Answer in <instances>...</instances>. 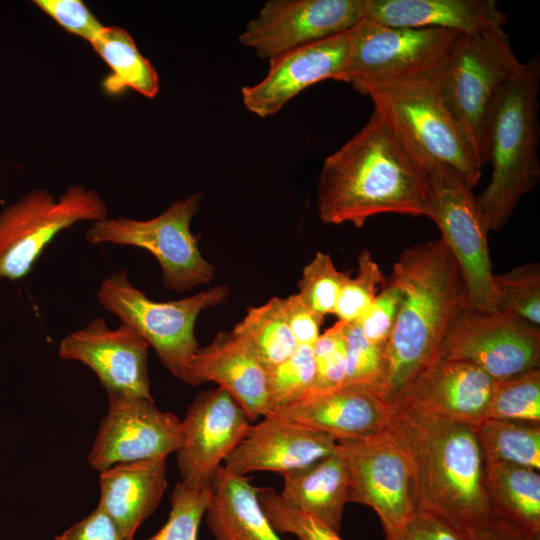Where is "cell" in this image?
<instances>
[{
    "mask_svg": "<svg viewBox=\"0 0 540 540\" xmlns=\"http://www.w3.org/2000/svg\"><path fill=\"white\" fill-rule=\"evenodd\" d=\"M402 303L399 287L389 277L365 314L357 321L363 336L373 344H387Z\"/></svg>",
    "mask_w": 540,
    "mask_h": 540,
    "instance_id": "ab89813d",
    "label": "cell"
},
{
    "mask_svg": "<svg viewBox=\"0 0 540 540\" xmlns=\"http://www.w3.org/2000/svg\"><path fill=\"white\" fill-rule=\"evenodd\" d=\"M487 463L540 469V423L486 418L476 426Z\"/></svg>",
    "mask_w": 540,
    "mask_h": 540,
    "instance_id": "f546056e",
    "label": "cell"
},
{
    "mask_svg": "<svg viewBox=\"0 0 540 540\" xmlns=\"http://www.w3.org/2000/svg\"><path fill=\"white\" fill-rule=\"evenodd\" d=\"M167 457L121 462L100 472L99 509L127 540L158 507L167 489Z\"/></svg>",
    "mask_w": 540,
    "mask_h": 540,
    "instance_id": "603a6c76",
    "label": "cell"
},
{
    "mask_svg": "<svg viewBox=\"0 0 540 540\" xmlns=\"http://www.w3.org/2000/svg\"><path fill=\"white\" fill-rule=\"evenodd\" d=\"M282 307L297 344L313 346L321 334L324 316L311 309L298 293L282 298Z\"/></svg>",
    "mask_w": 540,
    "mask_h": 540,
    "instance_id": "7bdbcfd3",
    "label": "cell"
},
{
    "mask_svg": "<svg viewBox=\"0 0 540 540\" xmlns=\"http://www.w3.org/2000/svg\"><path fill=\"white\" fill-rule=\"evenodd\" d=\"M357 274L344 283L334 314L339 321L357 322L368 310L385 277L367 249L358 254Z\"/></svg>",
    "mask_w": 540,
    "mask_h": 540,
    "instance_id": "8d00e7d4",
    "label": "cell"
},
{
    "mask_svg": "<svg viewBox=\"0 0 540 540\" xmlns=\"http://www.w3.org/2000/svg\"><path fill=\"white\" fill-rule=\"evenodd\" d=\"M260 505L278 533L293 534L299 540H343L312 515L288 504L273 488H257Z\"/></svg>",
    "mask_w": 540,
    "mask_h": 540,
    "instance_id": "d590c367",
    "label": "cell"
},
{
    "mask_svg": "<svg viewBox=\"0 0 540 540\" xmlns=\"http://www.w3.org/2000/svg\"><path fill=\"white\" fill-rule=\"evenodd\" d=\"M200 200L201 192H195L148 220L107 217L94 221L86 240L92 245L111 243L149 251L159 262L168 289L183 292L208 284L215 268L202 256L198 237L190 229Z\"/></svg>",
    "mask_w": 540,
    "mask_h": 540,
    "instance_id": "9c48e42d",
    "label": "cell"
},
{
    "mask_svg": "<svg viewBox=\"0 0 540 540\" xmlns=\"http://www.w3.org/2000/svg\"><path fill=\"white\" fill-rule=\"evenodd\" d=\"M381 25L474 33L503 27L495 0H365V17Z\"/></svg>",
    "mask_w": 540,
    "mask_h": 540,
    "instance_id": "cb8c5ba5",
    "label": "cell"
},
{
    "mask_svg": "<svg viewBox=\"0 0 540 540\" xmlns=\"http://www.w3.org/2000/svg\"><path fill=\"white\" fill-rule=\"evenodd\" d=\"M487 418L540 423V368L496 380Z\"/></svg>",
    "mask_w": 540,
    "mask_h": 540,
    "instance_id": "1f68e13d",
    "label": "cell"
},
{
    "mask_svg": "<svg viewBox=\"0 0 540 540\" xmlns=\"http://www.w3.org/2000/svg\"><path fill=\"white\" fill-rule=\"evenodd\" d=\"M251 420L224 389L200 392L180 422L176 461L181 482L209 488L229 453L248 434Z\"/></svg>",
    "mask_w": 540,
    "mask_h": 540,
    "instance_id": "9a60e30c",
    "label": "cell"
},
{
    "mask_svg": "<svg viewBox=\"0 0 540 540\" xmlns=\"http://www.w3.org/2000/svg\"><path fill=\"white\" fill-rule=\"evenodd\" d=\"M350 276V271L336 268L330 254L317 252L302 271L298 294L318 314H334L341 289Z\"/></svg>",
    "mask_w": 540,
    "mask_h": 540,
    "instance_id": "e575fe53",
    "label": "cell"
},
{
    "mask_svg": "<svg viewBox=\"0 0 540 540\" xmlns=\"http://www.w3.org/2000/svg\"><path fill=\"white\" fill-rule=\"evenodd\" d=\"M465 540H540V532L526 529L503 515H496L476 527Z\"/></svg>",
    "mask_w": 540,
    "mask_h": 540,
    "instance_id": "f6af8a7d",
    "label": "cell"
},
{
    "mask_svg": "<svg viewBox=\"0 0 540 540\" xmlns=\"http://www.w3.org/2000/svg\"><path fill=\"white\" fill-rule=\"evenodd\" d=\"M539 90L540 58L535 56L522 63L495 107L489 131L492 175L476 195L489 230L504 227L520 199L539 183Z\"/></svg>",
    "mask_w": 540,
    "mask_h": 540,
    "instance_id": "277c9868",
    "label": "cell"
},
{
    "mask_svg": "<svg viewBox=\"0 0 540 540\" xmlns=\"http://www.w3.org/2000/svg\"><path fill=\"white\" fill-rule=\"evenodd\" d=\"M337 444L348 470V503L371 507L384 532L400 527L417 504L409 457L392 430Z\"/></svg>",
    "mask_w": 540,
    "mask_h": 540,
    "instance_id": "4fadbf2b",
    "label": "cell"
},
{
    "mask_svg": "<svg viewBox=\"0 0 540 540\" xmlns=\"http://www.w3.org/2000/svg\"><path fill=\"white\" fill-rule=\"evenodd\" d=\"M271 414L341 441L363 440L380 434L389 427L393 411L376 394L343 387L307 393Z\"/></svg>",
    "mask_w": 540,
    "mask_h": 540,
    "instance_id": "44dd1931",
    "label": "cell"
},
{
    "mask_svg": "<svg viewBox=\"0 0 540 540\" xmlns=\"http://www.w3.org/2000/svg\"><path fill=\"white\" fill-rule=\"evenodd\" d=\"M384 533L386 540H465L444 521L421 509L397 529Z\"/></svg>",
    "mask_w": 540,
    "mask_h": 540,
    "instance_id": "b9f144b4",
    "label": "cell"
},
{
    "mask_svg": "<svg viewBox=\"0 0 540 540\" xmlns=\"http://www.w3.org/2000/svg\"><path fill=\"white\" fill-rule=\"evenodd\" d=\"M430 177L428 218L460 268L469 306L496 312L494 274L488 246L489 228L473 188L448 169H434Z\"/></svg>",
    "mask_w": 540,
    "mask_h": 540,
    "instance_id": "8fae6325",
    "label": "cell"
},
{
    "mask_svg": "<svg viewBox=\"0 0 540 540\" xmlns=\"http://www.w3.org/2000/svg\"><path fill=\"white\" fill-rule=\"evenodd\" d=\"M102 197L84 185H72L56 198L34 189L0 210V282L27 276L51 241L82 221L107 218Z\"/></svg>",
    "mask_w": 540,
    "mask_h": 540,
    "instance_id": "ba28073f",
    "label": "cell"
},
{
    "mask_svg": "<svg viewBox=\"0 0 540 540\" xmlns=\"http://www.w3.org/2000/svg\"><path fill=\"white\" fill-rule=\"evenodd\" d=\"M56 540H127L116 523L101 509L96 508L88 516L75 523Z\"/></svg>",
    "mask_w": 540,
    "mask_h": 540,
    "instance_id": "ee69618b",
    "label": "cell"
},
{
    "mask_svg": "<svg viewBox=\"0 0 540 540\" xmlns=\"http://www.w3.org/2000/svg\"><path fill=\"white\" fill-rule=\"evenodd\" d=\"M430 177L373 111L365 126L322 166L317 187L323 223H351L386 213L428 216Z\"/></svg>",
    "mask_w": 540,
    "mask_h": 540,
    "instance_id": "6da1fadb",
    "label": "cell"
},
{
    "mask_svg": "<svg viewBox=\"0 0 540 540\" xmlns=\"http://www.w3.org/2000/svg\"><path fill=\"white\" fill-rule=\"evenodd\" d=\"M349 47L348 32L283 53L269 61L262 81L241 89L246 109L259 117L277 113L305 88L340 75Z\"/></svg>",
    "mask_w": 540,
    "mask_h": 540,
    "instance_id": "ffe728a7",
    "label": "cell"
},
{
    "mask_svg": "<svg viewBox=\"0 0 540 540\" xmlns=\"http://www.w3.org/2000/svg\"><path fill=\"white\" fill-rule=\"evenodd\" d=\"M282 476V499L339 533L349 486L347 466L339 449Z\"/></svg>",
    "mask_w": 540,
    "mask_h": 540,
    "instance_id": "484cf974",
    "label": "cell"
},
{
    "mask_svg": "<svg viewBox=\"0 0 540 540\" xmlns=\"http://www.w3.org/2000/svg\"><path fill=\"white\" fill-rule=\"evenodd\" d=\"M438 74L362 84L355 89L370 97L373 111L427 172L448 169L473 188L482 167L441 96Z\"/></svg>",
    "mask_w": 540,
    "mask_h": 540,
    "instance_id": "5b68a950",
    "label": "cell"
},
{
    "mask_svg": "<svg viewBox=\"0 0 540 540\" xmlns=\"http://www.w3.org/2000/svg\"><path fill=\"white\" fill-rule=\"evenodd\" d=\"M495 380L477 366L437 358L417 374L390 406L477 426L487 418Z\"/></svg>",
    "mask_w": 540,
    "mask_h": 540,
    "instance_id": "ac0fdd59",
    "label": "cell"
},
{
    "mask_svg": "<svg viewBox=\"0 0 540 540\" xmlns=\"http://www.w3.org/2000/svg\"><path fill=\"white\" fill-rule=\"evenodd\" d=\"M346 326L347 322L338 320L321 333L313 345L315 376L307 393H324L343 388L347 361Z\"/></svg>",
    "mask_w": 540,
    "mask_h": 540,
    "instance_id": "f35d334b",
    "label": "cell"
},
{
    "mask_svg": "<svg viewBox=\"0 0 540 540\" xmlns=\"http://www.w3.org/2000/svg\"><path fill=\"white\" fill-rule=\"evenodd\" d=\"M389 428L412 468L417 509L433 514L463 538L496 515L487 462L475 425L410 408H394Z\"/></svg>",
    "mask_w": 540,
    "mask_h": 540,
    "instance_id": "7a4b0ae2",
    "label": "cell"
},
{
    "mask_svg": "<svg viewBox=\"0 0 540 540\" xmlns=\"http://www.w3.org/2000/svg\"><path fill=\"white\" fill-rule=\"evenodd\" d=\"M389 278L402 293L386 344L381 393L391 406L406 385L437 359L446 328L469 301L458 263L441 239L403 250Z\"/></svg>",
    "mask_w": 540,
    "mask_h": 540,
    "instance_id": "3957f363",
    "label": "cell"
},
{
    "mask_svg": "<svg viewBox=\"0 0 540 540\" xmlns=\"http://www.w3.org/2000/svg\"><path fill=\"white\" fill-rule=\"evenodd\" d=\"M365 17V0H269L239 35L260 58L350 31Z\"/></svg>",
    "mask_w": 540,
    "mask_h": 540,
    "instance_id": "5bb4252c",
    "label": "cell"
},
{
    "mask_svg": "<svg viewBox=\"0 0 540 540\" xmlns=\"http://www.w3.org/2000/svg\"><path fill=\"white\" fill-rule=\"evenodd\" d=\"M346 355L343 387L367 391L381 398L386 377V344L369 342L357 322H347Z\"/></svg>",
    "mask_w": 540,
    "mask_h": 540,
    "instance_id": "d6a6232c",
    "label": "cell"
},
{
    "mask_svg": "<svg viewBox=\"0 0 540 540\" xmlns=\"http://www.w3.org/2000/svg\"><path fill=\"white\" fill-rule=\"evenodd\" d=\"M33 3L65 30L89 43L104 28L81 0H35Z\"/></svg>",
    "mask_w": 540,
    "mask_h": 540,
    "instance_id": "60d3db41",
    "label": "cell"
},
{
    "mask_svg": "<svg viewBox=\"0 0 540 540\" xmlns=\"http://www.w3.org/2000/svg\"><path fill=\"white\" fill-rule=\"evenodd\" d=\"M181 380L191 386L217 383L251 421L268 414L266 369L232 332H219L208 345L199 347Z\"/></svg>",
    "mask_w": 540,
    "mask_h": 540,
    "instance_id": "7402d4cb",
    "label": "cell"
},
{
    "mask_svg": "<svg viewBox=\"0 0 540 540\" xmlns=\"http://www.w3.org/2000/svg\"><path fill=\"white\" fill-rule=\"evenodd\" d=\"M338 450L330 435L267 414L252 424L248 434L229 453L224 467L238 475L268 471L284 474Z\"/></svg>",
    "mask_w": 540,
    "mask_h": 540,
    "instance_id": "d6986e66",
    "label": "cell"
},
{
    "mask_svg": "<svg viewBox=\"0 0 540 540\" xmlns=\"http://www.w3.org/2000/svg\"><path fill=\"white\" fill-rule=\"evenodd\" d=\"M437 358L471 363L495 381L509 378L539 368L540 328L467 305L446 328Z\"/></svg>",
    "mask_w": 540,
    "mask_h": 540,
    "instance_id": "7c38bea8",
    "label": "cell"
},
{
    "mask_svg": "<svg viewBox=\"0 0 540 540\" xmlns=\"http://www.w3.org/2000/svg\"><path fill=\"white\" fill-rule=\"evenodd\" d=\"M315 376L313 346L298 345L286 360L266 370L268 414L297 401Z\"/></svg>",
    "mask_w": 540,
    "mask_h": 540,
    "instance_id": "836d02e7",
    "label": "cell"
},
{
    "mask_svg": "<svg viewBox=\"0 0 540 540\" xmlns=\"http://www.w3.org/2000/svg\"><path fill=\"white\" fill-rule=\"evenodd\" d=\"M231 332L266 370L286 360L298 346L278 297L249 308Z\"/></svg>",
    "mask_w": 540,
    "mask_h": 540,
    "instance_id": "f1b7e54d",
    "label": "cell"
},
{
    "mask_svg": "<svg viewBox=\"0 0 540 540\" xmlns=\"http://www.w3.org/2000/svg\"><path fill=\"white\" fill-rule=\"evenodd\" d=\"M459 34L437 28L386 26L364 18L348 31L347 57L337 80L356 88L439 73Z\"/></svg>",
    "mask_w": 540,
    "mask_h": 540,
    "instance_id": "30bf717a",
    "label": "cell"
},
{
    "mask_svg": "<svg viewBox=\"0 0 540 540\" xmlns=\"http://www.w3.org/2000/svg\"><path fill=\"white\" fill-rule=\"evenodd\" d=\"M90 44L111 69L102 82L108 94L117 95L128 88L147 98L158 94V73L128 31L118 26H104Z\"/></svg>",
    "mask_w": 540,
    "mask_h": 540,
    "instance_id": "4316f807",
    "label": "cell"
},
{
    "mask_svg": "<svg viewBox=\"0 0 540 540\" xmlns=\"http://www.w3.org/2000/svg\"><path fill=\"white\" fill-rule=\"evenodd\" d=\"M487 486L499 512L514 523L540 532L538 470L505 463H487Z\"/></svg>",
    "mask_w": 540,
    "mask_h": 540,
    "instance_id": "83f0119b",
    "label": "cell"
},
{
    "mask_svg": "<svg viewBox=\"0 0 540 540\" xmlns=\"http://www.w3.org/2000/svg\"><path fill=\"white\" fill-rule=\"evenodd\" d=\"M108 395L102 418L88 456L89 465L101 472L112 465L167 457L180 443L181 420L161 411L154 400Z\"/></svg>",
    "mask_w": 540,
    "mask_h": 540,
    "instance_id": "2e32d148",
    "label": "cell"
},
{
    "mask_svg": "<svg viewBox=\"0 0 540 540\" xmlns=\"http://www.w3.org/2000/svg\"><path fill=\"white\" fill-rule=\"evenodd\" d=\"M257 488L246 476L220 466L210 484L204 513L215 540H290L282 538L265 515Z\"/></svg>",
    "mask_w": 540,
    "mask_h": 540,
    "instance_id": "d4e9b609",
    "label": "cell"
},
{
    "mask_svg": "<svg viewBox=\"0 0 540 540\" xmlns=\"http://www.w3.org/2000/svg\"><path fill=\"white\" fill-rule=\"evenodd\" d=\"M495 311L540 328V265L526 262L494 274Z\"/></svg>",
    "mask_w": 540,
    "mask_h": 540,
    "instance_id": "4dcf8cb0",
    "label": "cell"
},
{
    "mask_svg": "<svg viewBox=\"0 0 540 540\" xmlns=\"http://www.w3.org/2000/svg\"><path fill=\"white\" fill-rule=\"evenodd\" d=\"M150 344L133 327L111 329L101 317L67 334L59 356L88 366L107 394L153 400L147 370Z\"/></svg>",
    "mask_w": 540,
    "mask_h": 540,
    "instance_id": "e0dca14e",
    "label": "cell"
},
{
    "mask_svg": "<svg viewBox=\"0 0 540 540\" xmlns=\"http://www.w3.org/2000/svg\"><path fill=\"white\" fill-rule=\"evenodd\" d=\"M229 292L227 285H218L183 299L155 301L121 269L102 280L97 296L101 306L143 336L163 366L181 380L199 348L194 332L199 314L224 302Z\"/></svg>",
    "mask_w": 540,
    "mask_h": 540,
    "instance_id": "52a82bcc",
    "label": "cell"
},
{
    "mask_svg": "<svg viewBox=\"0 0 540 540\" xmlns=\"http://www.w3.org/2000/svg\"><path fill=\"white\" fill-rule=\"evenodd\" d=\"M209 488H195L179 481L171 494V510L163 527L146 540H197Z\"/></svg>",
    "mask_w": 540,
    "mask_h": 540,
    "instance_id": "74e56055",
    "label": "cell"
},
{
    "mask_svg": "<svg viewBox=\"0 0 540 540\" xmlns=\"http://www.w3.org/2000/svg\"><path fill=\"white\" fill-rule=\"evenodd\" d=\"M521 66L508 33L497 27L460 33L438 74L441 96L481 167L488 163L495 107Z\"/></svg>",
    "mask_w": 540,
    "mask_h": 540,
    "instance_id": "8992f818",
    "label": "cell"
}]
</instances>
